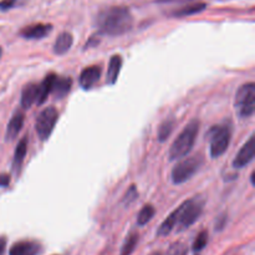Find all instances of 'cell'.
<instances>
[{
	"mask_svg": "<svg viewBox=\"0 0 255 255\" xmlns=\"http://www.w3.org/2000/svg\"><path fill=\"white\" fill-rule=\"evenodd\" d=\"M100 34L119 36L128 32L133 26V16L126 6H109L102 9L95 20Z\"/></svg>",
	"mask_w": 255,
	"mask_h": 255,
	"instance_id": "1",
	"label": "cell"
},
{
	"mask_svg": "<svg viewBox=\"0 0 255 255\" xmlns=\"http://www.w3.org/2000/svg\"><path fill=\"white\" fill-rule=\"evenodd\" d=\"M198 132L199 121L198 120H192L172 143L171 149H169V159L176 161V159L186 157L193 148Z\"/></svg>",
	"mask_w": 255,
	"mask_h": 255,
	"instance_id": "2",
	"label": "cell"
},
{
	"mask_svg": "<svg viewBox=\"0 0 255 255\" xmlns=\"http://www.w3.org/2000/svg\"><path fill=\"white\" fill-rule=\"evenodd\" d=\"M232 138L231 124L218 125L212 127L209 131V141H211V157L218 158L228 149Z\"/></svg>",
	"mask_w": 255,
	"mask_h": 255,
	"instance_id": "3",
	"label": "cell"
},
{
	"mask_svg": "<svg viewBox=\"0 0 255 255\" xmlns=\"http://www.w3.org/2000/svg\"><path fill=\"white\" fill-rule=\"evenodd\" d=\"M234 106L239 116L243 119L253 116L255 111V85L253 82H248L239 87L236 95Z\"/></svg>",
	"mask_w": 255,
	"mask_h": 255,
	"instance_id": "4",
	"label": "cell"
},
{
	"mask_svg": "<svg viewBox=\"0 0 255 255\" xmlns=\"http://www.w3.org/2000/svg\"><path fill=\"white\" fill-rule=\"evenodd\" d=\"M202 163H203V158L201 154L193 157H188V158L183 159V161L178 162L172 169V181L174 184H182L191 179V177L201 168Z\"/></svg>",
	"mask_w": 255,
	"mask_h": 255,
	"instance_id": "5",
	"label": "cell"
},
{
	"mask_svg": "<svg viewBox=\"0 0 255 255\" xmlns=\"http://www.w3.org/2000/svg\"><path fill=\"white\" fill-rule=\"evenodd\" d=\"M203 204L204 202L198 198H192L182 203L181 206V214H179L178 219V231H184V229L189 228L197 219L201 217L202 212H203Z\"/></svg>",
	"mask_w": 255,
	"mask_h": 255,
	"instance_id": "6",
	"label": "cell"
},
{
	"mask_svg": "<svg viewBox=\"0 0 255 255\" xmlns=\"http://www.w3.org/2000/svg\"><path fill=\"white\" fill-rule=\"evenodd\" d=\"M57 117H59V112L55 107H46L40 112L35 122V128L41 141H46L52 133L55 124L57 122Z\"/></svg>",
	"mask_w": 255,
	"mask_h": 255,
	"instance_id": "7",
	"label": "cell"
},
{
	"mask_svg": "<svg viewBox=\"0 0 255 255\" xmlns=\"http://www.w3.org/2000/svg\"><path fill=\"white\" fill-rule=\"evenodd\" d=\"M255 154V137L252 136L251 138L247 141V143L244 144L241 148V151L238 152V154L236 156L233 161V167L237 169H241L243 167L248 166L252 161L254 159Z\"/></svg>",
	"mask_w": 255,
	"mask_h": 255,
	"instance_id": "8",
	"label": "cell"
},
{
	"mask_svg": "<svg viewBox=\"0 0 255 255\" xmlns=\"http://www.w3.org/2000/svg\"><path fill=\"white\" fill-rule=\"evenodd\" d=\"M101 77V67L100 66H89L82 70L80 75V86L84 90H90L94 85L99 82Z\"/></svg>",
	"mask_w": 255,
	"mask_h": 255,
	"instance_id": "9",
	"label": "cell"
},
{
	"mask_svg": "<svg viewBox=\"0 0 255 255\" xmlns=\"http://www.w3.org/2000/svg\"><path fill=\"white\" fill-rule=\"evenodd\" d=\"M41 252V246L37 242L21 241L16 242L10 248L9 255H37Z\"/></svg>",
	"mask_w": 255,
	"mask_h": 255,
	"instance_id": "10",
	"label": "cell"
},
{
	"mask_svg": "<svg viewBox=\"0 0 255 255\" xmlns=\"http://www.w3.org/2000/svg\"><path fill=\"white\" fill-rule=\"evenodd\" d=\"M52 25L50 24H34L24 27L20 35L25 39H42L51 32Z\"/></svg>",
	"mask_w": 255,
	"mask_h": 255,
	"instance_id": "11",
	"label": "cell"
},
{
	"mask_svg": "<svg viewBox=\"0 0 255 255\" xmlns=\"http://www.w3.org/2000/svg\"><path fill=\"white\" fill-rule=\"evenodd\" d=\"M57 79V75L54 72H50L45 76L44 81L39 85V91H37L36 105H42L47 100L49 95L51 94L52 87H54L55 81Z\"/></svg>",
	"mask_w": 255,
	"mask_h": 255,
	"instance_id": "12",
	"label": "cell"
},
{
	"mask_svg": "<svg viewBox=\"0 0 255 255\" xmlns=\"http://www.w3.org/2000/svg\"><path fill=\"white\" fill-rule=\"evenodd\" d=\"M24 114L21 111H16L12 117L10 119L9 125H7L6 133H5V139L6 141H12V139L16 138V136L19 134V132L21 131L22 125H24Z\"/></svg>",
	"mask_w": 255,
	"mask_h": 255,
	"instance_id": "13",
	"label": "cell"
},
{
	"mask_svg": "<svg viewBox=\"0 0 255 255\" xmlns=\"http://www.w3.org/2000/svg\"><path fill=\"white\" fill-rule=\"evenodd\" d=\"M37 91H39V85L30 82V84L25 85L21 92V107L27 110L36 102L37 99Z\"/></svg>",
	"mask_w": 255,
	"mask_h": 255,
	"instance_id": "14",
	"label": "cell"
},
{
	"mask_svg": "<svg viewBox=\"0 0 255 255\" xmlns=\"http://www.w3.org/2000/svg\"><path fill=\"white\" fill-rule=\"evenodd\" d=\"M122 67V57L120 55H114L110 60L109 69H107L106 81L109 85H115L119 79L120 71Z\"/></svg>",
	"mask_w": 255,
	"mask_h": 255,
	"instance_id": "15",
	"label": "cell"
},
{
	"mask_svg": "<svg viewBox=\"0 0 255 255\" xmlns=\"http://www.w3.org/2000/svg\"><path fill=\"white\" fill-rule=\"evenodd\" d=\"M179 214H181V207H178L176 211L172 212V213L168 216V218L161 224V227L158 228V232H157V236L158 237L168 236V234L173 231L174 227L177 226V223H178Z\"/></svg>",
	"mask_w": 255,
	"mask_h": 255,
	"instance_id": "16",
	"label": "cell"
},
{
	"mask_svg": "<svg viewBox=\"0 0 255 255\" xmlns=\"http://www.w3.org/2000/svg\"><path fill=\"white\" fill-rule=\"evenodd\" d=\"M72 42H74V36L70 32H61L54 44V52L57 55H64L72 46Z\"/></svg>",
	"mask_w": 255,
	"mask_h": 255,
	"instance_id": "17",
	"label": "cell"
},
{
	"mask_svg": "<svg viewBox=\"0 0 255 255\" xmlns=\"http://www.w3.org/2000/svg\"><path fill=\"white\" fill-rule=\"evenodd\" d=\"M26 152H27V138L26 137H24L22 139H20L16 148H15L14 158H12V171L19 172L20 167H21L22 164V161H24L25 156H26Z\"/></svg>",
	"mask_w": 255,
	"mask_h": 255,
	"instance_id": "18",
	"label": "cell"
},
{
	"mask_svg": "<svg viewBox=\"0 0 255 255\" xmlns=\"http://www.w3.org/2000/svg\"><path fill=\"white\" fill-rule=\"evenodd\" d=\"M72 86V80L69 79V77H61L59 79L57 77L56 81H55L54 87H52L51 94L54 95L56 99H62V97L66 96L70 92Z\"/></svg>",
	"mask_w": 255,
	"mask_h": 255,
	"instance_id": "19",
	"label": "cell"
},
{
	"mask_svg": "<svg viewBox=\"0 0 255 255\" xmlns=\"http://www.w3.org/2000/svg\"><path fill=\"white\" fill-rule=\"evenodd\" d=\"M207 7L206 2H193V4H188L186 6H182L181 9L176 10L173 12V16L176 17H183V16H189V15L198 14V12L203 11Z\"/></svg>",
	"mask_w": 255,
	"mask_h": 255,
	"instance_id": "20",
	"label": "cell"
},
{
	"mask_svg": "<svg viewBox=\"0 0 255 255\" xmlns=\"http://www.w3.org/2000/svg\"><path fill=\"white\" fill-rule=\"evenodd\" d=\"M154 213H156V209L152 204H146L143 208L139 211L138 217H137V223L138 226H146L152 218H153Z\"/></svg>",
	"mask_w": 255,
	"mask_h": 255,
	"instance_id": "21",
	"label": "cell"
},
{
	"mask_svg": "<svg viewBox=\"0 0 255 255\" xmlns=\"http://www.w3.org/2000/svg\"><path fill=\"white\" fill-rule=\"evenodd\" d=\"M137 243H138V234L132 233L127 237V239L125 241L124 246L121 249V255H131L133 253V251L136 249Z\"/></svg>",
	"mask_w": 255,
	"mask_h": 255,
	"instance_id": "22",
	"label": "cell"
},
{
	"mask_svg": "<svg viewBox=\"0 0 255 255\" xmlns=\"http://www.w3.org/2000/svg\"><path fill=\"white\" fill-rule=\"evenodd\" d=\"M173 126H174L173 120H166V121H164L163 124L159 126V128H158V139L159 141L163 142L168 138L169 134H171V132H172V129H173Z\"/></svg>",
	"mask_w": 255,
	"mask_h": 255,
	"instance_id": "23",
	"label": "cell"
},
{
	"mask_svg": "<svg viewBox=\"0 0 255 255\" xmlns=\"http://www.w3.org/2000/svg\"><path fill=\"white\" fill-rule=\"evenodd\" d=\"M207 243H208V232L202 231L201 233L197 236V238H196V241H194L192 249H193L194 253H199V252L203 251V249L206 248Z\"/></svg>",
	"mask_w": 255,
	"mask_h": 255,
	"instance_id": "24",
	"label": "cell"
},
{
	"mask_svg": "<svg viewBox=\"0 0 255 255\" xmlns=\"http://www.w3.org/2000/svg\"><path fill=\"white\" fill-rule=\"evenodd\" d=\"M187 252H188L187 246H184L181 242H177V243L172 244L166 255H187Z\"/></svg>",
	"mask_w": 255,
	"mask_h": 255,
	"instance_id": "25",
	"label": "cell"
},
{
	"mask_svg": "<svg viewBox=\"0 0 255 255\" xmlns=\"http://www.w3.org/2000/svg\"><path fill=\"white\" fill-rule=\"evenodd\" d=\"M137 196H138V193H137V188L136 186H131L128 188V191L126 192V194H125L124 197V203L126 204V206H128V204H131L132 202L136 201Z\"/></svg>",
	"mask_w": 255,
	"mask_h": 255,
	"instance_id": "26",
	"label": "cell"
},
{
	"mask_svg": "<svg viewBox=\"0 0 255 255\" xmlns=\"http://www.w3.org/2000/svg\"><path fill=\"white\" fill-rule=\"evenodd\" d=\"M17 0H1L0 1V10H9L16 5Z\"/></svg>",
	"mask_w": 255,
	"mask_h": 255,
	"instance_id": "27",
	"label": "cell"
},
{
	"mask_svg": "<svg viewBox=\"0 0 255 255\" xmlns=\"http://www.w3.org/2000/svg\"><path fill=\"white\" fill-rule=\"evenodd\" d=\"M226 223H227V216L226 214H222V216L218 217V219H217V223H216L217 231H222V229L224 228V226H226Z\"/></svg>",
	"mask_w": 255,
	"mask_h": 255,
	"instance_id": "28",
	"label": "cell"
},
{
	"mask_svg": "<svg viewBox=\"0 0 255 255\" xmlns=\"http://www.w3.org/2000/svg\"><path fill=\"white\" fill-rule=\"evenodd\" d=\"M10 184L9 174H0V187H7Z\"/></svg>",
	"mask_w": 255,
	"mask_h": 255,
	"instance_id": "29",
	"label": "cell"
},
{
	"mask_svg": "<svg viewBox=\"0 0 255 255\" xmlns=\"http://www.w3.org/2000/svg\"><path fill=\"white\" fill-rule=\"evenodd\" d=\"M5 248H6V238L0 237V255H4Z\"/></svg>",
	"mask_w": 255,
	"mask_h": 255,
	"instance_id": "30",
	"label": "cell"
},
{
	"mask_svg": "<svg viewBox=\"0 0 255 255\" xmlns=\"http://www.w3.org/2000/svg\"><path fill=\"white\" fill-rule=\"evenodd\" d=\"M1 55H2V49L0 47V57H1Z\"/></svg>",
	"mask_w": 255,
	"mask_h": 255,
	"instance_id": "31",
	"label": "cell"
},
{
	"mask_svg": "<svg viewBox=\"0 0 255 255\" xmlns=\"http://www.w3.org/2000/svg\"><path fill=\"white\" fill-rule=\"evenodd\" d=\"M159 1H169V0H159Z\"/></svg>",
	"mask_w": 255,
	"mask_h": 255,
	"instance_id": "32",
	"label": "cell"
},
{
	"mask_svg": "<svg viewBox=\"0 0 255 255\" xmlns=\"http://www.w3.org/2000/svg\"><path fill=\"white\" fill-rule=\"evenodd\" d=\"M156 255H161V254H156Z\"/></svg>",
	"mask_w": 255,
	"mask_h": 255,
	"instance_id": "33",
	"label": "cell"
}]
</instances>
